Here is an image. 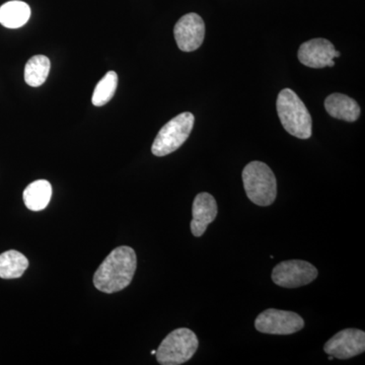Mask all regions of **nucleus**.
Returning a JSON list of instances; mask_svg holds the SVG:
<instances>
[{
    "label": "nucleus",
    "instance_id": "39448f33",
    "mask_svg": "<svg viewBox=\"0 0 365 365\" xmlns=\"http://www.w3.org/2000/svg\"><path fill=\"white\" fill-rule=\"evenodd\" d=\"M195 117L192 113L185 112L173 118L158 132L151 151L155 157H165L179 150L186 143L193 130Z\"/></svg>",
    "mask_w": 365,
    "mask_h": 365
},
{
    "label": "nucleus",
    "instance_id": "f3484780",
    "mask_svg": "<svg viewBox=\"0 0 365 365\" xmlns=\"http://www.w3.org/2000/svg\"><path fill=\"white\" fill-rule=\"evenodd\" d=\"M118 86V76L115 71H109L105 74L104 78L98 81L95 91H93V106L102 107L112 100L116 93Z\"/></svg>",
    "mask_w": 365,
    "mask_h": 365
},
{
    "label": "nucleus",
    "instance_id": "1a4fd4ad",
    "mask_svg": "<svg viewBox=\"0 0 365 365\" xmlns=\"http://www.w3.org/2000/svg\"><path fill=\"white\" fill-rule=\"evenodd\" d=\"M174 35L181 51H195L202 45L205 37V24L199 14H185L175 25Z\"/></svg>",
    "mask_w": 365,
    "mask_h": 365
},
{
    "label": "nucleus",
    "instance_id": "2eb2a0df",
    "mask_svg": "<svg viewBox=\"0 0 365 365\" xmlns=\"http://www.w3.org/2000/svg\"><path fill=\"white\" fill-rule=\"evenodd\" d=\"M28 267L29 260L26 257L16 250L0 255V278L2 279L20 278Z\"/></svg>",
    "mask_w": 365,
    "mask_h": 365
},
{
    "label": "nucleus",
    "instance_id": "a211bd4d",
    "mask_svg": "<svg viewBox=\"0 0 365 365\" xmlns=\"http://www.w3.org/2000/svg\"><path fill=\"white\" fill-rule=\"evenodd\" d=\"M155 352H157V350H153V351H151V354L155 355Z\"/></svg>",
    "mask_w": 365,
    "mask_h": 365
},
{
    "label": "nucleus",
    "instance_id": "0eeeda50",
    "mask_svg": "<svg viewBox=\"0 0 365 365\" xmlns=\"http://www.w3.org/2000/svg\"><path fill=\"white\" fill-rule=\"evenodd\" d=\"M318 277V270L307 261L281 262L272 271V280L278 287L297 288L313 282Z\"/></svg>",
    "mask_w": 365,
    "mask_h": 365
},
{
    "label": "nucleus",
    "instance_id": "9b49d317",
    "mask_svg": "<svg viewBox=\"0 0 365 365\" xmlns=\"http://www.w3.org/2000/svg\"><path fill=\"white\" fill-rule=\"evenodd\" d=\"M192 215L193 220L190 225L192 234L194 237H201L217 216V203L215 197L206 192L199 193L194 199Z\"/></svg>",
    "mask_w": 365,
    "mask_h": 365
},
{
    "label": "nucleus",
    "instance_id": "6e6552de",
    "mask_svg": "<svg viewBox=\"0 0 365 365\" xmlns=\"http://www.w3.org/2000/svg\"><path fill=\"white\" fill-rule=\"evenodd\" d=\"M324 350L334 359H352L364 352L365 333L359 329H345L334 335L324 346Z\"/></svg>",
    "mask_w": 365,
    "mask_h": 365
},
{
    "label": "nucleus",
    "instance_id": "f257e3e1",
    "mask_svg": "<svg viewBox=\"0 0 365 365\" xmlns=\"http://www.w3.org/2000/svg\"><path fill=\"white\" fill-rule=\"evenodd\" d=\"M137 267L136 253L130 247L113 250L93 275V285L105 294L121 292L130 284Z\"/></svg>",
    "mask_w": 365,
    "mask_h": 365
},
{
    "label": "nucleus",
    "instance_id": "f8f14e48",
    "mask_svg": "<svg viewBox=\"0 0 365 365\" xmlns=\"http://www.w3.org/2000/svg\"><path fill=\"white\" fill-rule=\"evenodd\" d=\"M326 111L336 119L346 122H354L360 116V107L356 101L343 95L332 93L325 101Z\"/></svg>",
    "mask_w": 365,
    "mask_h": 365
},
{
    "label": "nucleus",
    "instance_id": "7ed1b4c3",
    "mask_svg": "<svg viewBox=\"0 0 365 365\" xmlns=\"http://www.w3.org/2000/svg\"><path fill=\"white\" fill-rule=\"evenodd\" d=\"M242 182L247 196L259 206H269L277 196V181L266 163L252 162L242 170Z\"/></svg>",
    "mask_w": 365,
    "mask_h": 365
},
{
    "label": "nucleus",
    "instance_id": "f03ea898",
    "mask_svg": "<svg viewBox=\"0 0 365 365\" xmlns=\"http://www.w3.org/2000/svg\"><path fill=\"white\" fill-rule=\"evenodd\" d=\"M276 106L281 123L290 135L299 139H309L312 136L311 114L294 91L290 88L281 91Z\"/></svg>",
    "mask_w": 365,
    "mask_h": 365
},
{
    "label": "nucleus",
    "instance_id": "20e7f679",
    "mask_svg": "<svg viewBox=\"0 0 365 365\" xmlns=\"http://www.w3.org/2000/svg\"><path fill=\"white\" fill-rule=\"evenodd\" d=\"M196 334L187 328H180L170 332L158 348L155 355L158 364L180 365L189 361L198 349Z\"/></svg>",
    "mask_w": 365,
    "mask_h": 365
},
{
    "label": "nucleus",
    "instance_id": "4468645a",
    "mask_svg": "<svg viewBox=\"0 0 365 365\" xmlns=\"http://www.w3.org/2000/svg\"><path fill=\"white\" fill-rule=\"evenodd\" d=\"M52 186L46 180L31 182L24 191V202L32 211L44 210L51 200Z\"/></svg>",
    "mask_w": 365,
    "mask_h": 365
},
{
    "label": "nucleus",
    "instance_id": "9d476101",
    "mask_svg": "<svg viewBox=\"0 0 365 365\" xmlns=\"http://www.w3.org/2000/svg\"><path fill=\"white\" fill-rule=\"evenodd\" d=\"M299 60L300 63L311 68H325L336 57L340 56L330 41L313 39L307 41L299 47Z\"/></svg>",
    "mask_w": 365,
    "mask_h": 365
},
{
    "label": "nucleus",
    "instance_id": "423d86ee",
    "mask_svg": "<svg viewBox=\"0 0 365 365\" xmlns=\"http://www.w3.org/2000/svg\"><path fill=\"white\" fill-rule=\"evenodd\" d=\"M255 327L257 331L264 334L292 335L304 328V321L294 312L269 309L257 317Z\"/></svg>",
    "mask_w": 365,
    "mask_h": 365
},
{
    "label": "nucleus",
    "instance_id": "ddd939ff",
    "mask_svg": "<svg viewBox=\"0 0 365 365\" xmlns=\"http://www.w3.org/2000/svg\"><path fill=\"white\" fill-rule=\"evenodd\" d=\"M30 16V6L20 0H13L0 6V24L6 28H21L28 23Z\"/></svg>",
    "mask_w": 365,
    "mask_h": 365
},
{
    "label": "nucleus",
    "instance_id": "dca6fc26",
    "mask_svg": "<svg viewBox=\"0 0 365 365\" xmlns=\"http://www.w3.org/2000/svg\"><path fill=\"white\" fill-rule=\"evenodd\" d=\"M51 62L44 55H36L26 62L25 81L33 88H38L45 83L49 76Z\"/></svg>",
    "mask_w": 365,
    "mask_h": 365
}]
</instances>
